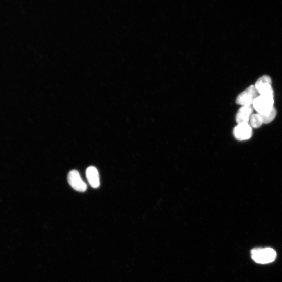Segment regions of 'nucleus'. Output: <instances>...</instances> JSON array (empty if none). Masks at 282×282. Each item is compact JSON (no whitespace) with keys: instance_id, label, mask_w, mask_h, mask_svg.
<instances>
[{"instance_id":"nucleus-1","label":"nucleus","mask_w":282,"mask_h":282,"mask_svg":"<svg viewBox=\"0 0 282 282\" xmlns=\"http://www.w3.org/2000/svg\"><path fill=\"white\" fill-rule=\"evenodd\" d=\"M253 260L260 264H267L273 262L276 258V252L271 248L255 249L251 251Z\"/></svg>"},{"instance_id":"nucleus-2","label":"nucleus","mask_w":282,"mask_h":282,"mask_svg":"<svg viewBox=\"0 0 282 282\" xmlns=\"http://www.w3.org/2000/svg\"><path fill=\"white\" fill-rule=\"evenodd\" d=\"M274 96L260 95L255 99L253 105L258 114L262 115L271 111L274 108Z\"/></svg>"},{"instance_id":"nucleus-3","label":"nucleus","mask_w":282,"mask_h":282,"mask_svg":"<svg viewBox=\"0 0 282 282\" xmlns=\"http://www.w3.org/2000/svg\"><path fill=\"white\" fill-rule=\"evenodd\" d=\"M255 86L260 95L274 96L272 80L269 76L265 75L259 78L257 80Z\"/></svg>"},{"instance_id":"nucleus-4","label":"nucleus","mask_w":282,"mask_h":282,"mask_svg":"<svg viewBox=\"0 0 282 282\" xmlns=\"http://www.w3.org/2000/svg\"><path fill=\"white\" fill-rule=\"evenodd\" d=\"M257 93L258 92L255 85H252L238 95L236 102L242 107L251 105L255 99L257 97Z\"/></svg>"},{"instance_id":"nucleus-5","label":"nucleus","mask_w":282,"mask_h":282,"mask_svg":"<svg viewBox=\"0 0 282 282\" xmlns=\"http://www.w3.org/2000/svg\"><path fill=\"white\" fill-rule=\"evenodd\" d=\"M67 180L70 186L75 190L83 192L87 190V185L82 180L78 171H70L68 174Z\"/></svg>"},{"instance_id":"nucleus-6","label":"nucleus","mask_w":282,"mask_h":282,"mask_svg":"<svg viewBox=\"0 0 282 282\" xmlns=\"http://www.w3.org/2000/svg\"><path fill=\"white\" fill-rule=\"evenodd\" d=\"M233 134L238 140H248L252 136V127L249 123H239L234 129Z\"/></svg>"},{"instance_id":"nucleus-7","label":"nucleus","mask_w":282,"mask_h":282,"mask_svg":"<svg viewBox=\"0 0 282 282\" xmlns=\"http://www.w3.org/2000/svg\"><path fill=\"white\" fill-rule=\"evenodd\" d=\"M86 178L89 184L93 188L100 186V178L98 170L94 166L87 168L86 171Z\"/></svg>"},{"instance_id":"nucleus-8","label":"nucleus","mask_w":282,"mask_h":282,"mask_svg":"<svg viewBox=\"0 0 282 282\" xmlns=\"http://www.w3.org/2000/svg\"><path fill=\"white\" fill-rule=\"evenodd\" d=\"M253 115V109L251 105L242 107L236 115V121L238 124L242 123H249Z\"/></svg>"},{"instance_id":"nucleus-9","label":"nucleus","mask_w":282,"mask_h":282,"mask_svg":"<svg viewBox=\"0 0 282 282\" xmlns=\"http://www.w3.org/2000/svg\"><path fill=\"white\" fill-rule=\"evenodd\" d=\"M259 115L261 117L263 124H268L275 119L276 116V110L274 108L271 111L266 114Z\"/></svg>"},{"instance_id":"nucleus-10","label":"nucleus","mask_w":282,"mask_h":282,"mask_svg":"<svg viewBox=\"0 0 282 282\" xmlns=\"http://www.w3.org/2000/svg\"><path fill=\"white\" fill-rule=\"evenodd\" d=\"M251 126L254 128H259L263 124V121L259 114H253L250 120Z\"/></svg>"}]
</instances>
